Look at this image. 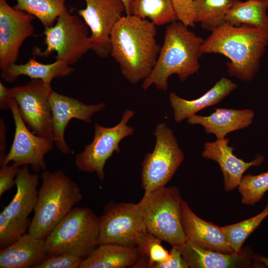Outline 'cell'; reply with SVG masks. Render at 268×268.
Masks as SVG:
<instances>
[{
  "mask_svg": "<svg viewBox=\"0 0 268 268\" xmlns=\"http://www.w3.org/2000/svg\"><path fill=\"white\" fill-rule=\"evenodd\" d=\"M156 35L153 23L133 15L123 16L112 29L110 55L130 82L135 84L150 74L161 48Z\"/></svg>",
  "mask_w": 268,
  "mask_h": 268,
  "instance_id": "obj_1",
  "label": "cell"
},
{
  "mask_svg": "<svg viewBox=\"0 0 268 268\" xmlns=\"http://www.w3.org/2000/svg\"><path fill=\"white\" fill-rule=\"evenodd\" d=\"M268 44V31L224 22L211 31L200 50L202 54H220L226 57L229 60L227 63L229 75L249 81L258 71Z\"/></svg>",
  "mask_w": 268,
  "mask_h": 268,
  "instance_id": "obj_2",
  "label": "cell"
},
{
  "mask_svg": "<svg viewBox=\"0 0 268 268\" xmlns=\"http://www.w3.org/2000/svg\"><path fill=\"white\" fill-rule=\"evenodd\" d=\"M203 40L181 22L170 23L166 29L156 64L144 80L142 89L146 90L154 84L159 90L166 91L171 75L177 74L184 81L197 72L200 68V50Z\"/></svg>",
  "mask_w": 268,
  "mask_h": 268,
  "instance_id": "obj_3",
  "label": "cell"
},
{
  "mask_svg": "<svg viewBox=\"0 0 268 268\" xmlns=\"http://www.w3.org/2000/svg\"><path fill=\"white\" fill-rule=\"evenodd\" d=\"M28 233L45 240L55 226L80 201L83 196L77 184L63 170L42 171Z\"/></svg>",
  "mask_w": 268,
  "mask_h": 268,
  "instance_id": "obj_4",
  "label": "cell"
},
{
  "mask_svg": "<svg viewBox=\"0 0 268 268\" xmlns=\"http://www.w3.org/2000/svg\"><path fill=\"white\" fill-rule=\"evenodd\" d=\"M182 200L177 187L164 186L144 192L138 202L147 230L172 247L186 242L182 220Z\"/></svg>",
  "mask_w": 268,
  "mask_h": 268,
  "instance_id": "obj_5",
  "label": "cell"
},
{
  "mask_svg": "<svg viewBox=\"0 0 268 268\" xmlns=\"http://www.w3.org/2000/svg\"><path fill=\"white\" fill-rule=\"evenodd\" d=\"M99 217L90 208L74 207L45 239L48 256L70 254L83 258L98 245Z\"/></svg>",
  "mask_w": 268,
  "mask_h": 268,
  "instance_id": "obj_6",
  "label": "cell"
},
{
  "mask_svg": "<svg viewBox=\"0 0 268 268\" xmlns=\"http://www.w3.org/2000/svg\"><path fill=\"white\" fill-rule=\"evenodd\" d=\"M43 34L46 47L42 51L35 49L33 55L47 58L56 52V60L71 66L92 50L87 25L79 16L71 14L67 10L59 16L55 25L45 28Z\"/></svg>",
  "mask_w": 268,
  "mask_h": 268,
  "instance_id": "obj_7",
  "label": "cell"
},
{
  "mask_svg": "<svg viewBox=\"0 0 268 268\" xmlns=\"http://www.w3.org/2000/svg\"><path fill=\"white\" fill-rule=\"evenodd\" d=\"M154 135V148L145 155L142 162L141 184L144 192L165 186L184 158L173 131L165 123L156 126Z\"/></svg>",
  "mask_w": 268,
  "mask_h": 268,
  "instance_id": "obj_8",
  "label": "cell"
},
{
  "mask_svg": "<svg viewBox=\"0 0 268 268\" xmlns=\"http://www.w3.org/2000/svg\"><path fill=\"white\" fill-rule=\"evenodd\" d=\"M134 114L133 110H125L121 121L112 127H105L96 124L92 141L75 156L76 167L81 171L95 172L100 180H104V168L107 160L114 152H120V141L134 133V129L127 125Z\"/></svg>",
  "mask_w": 268,
  "mask_h": 268,
  "instance_id": "obj_9",
  "label": "cell"
},
{
  "mask_svg": "<svg viewBox=\"0 0 268 268\" xmlns=\"http://www.w3.org/2000/svg\"><path fill=\"white\" fill-rule=\"evenodd\" d=\"M146 231L138 202L111 201L99 217L98 244L136 247L137 238Z\"/></svg>",
  "mask_w": 268,
  "mask_h": 268,
  "instance_id": "obj_10",
  "label": "cell"
},
{
  "mask_svg": "<svg viewBox=\"0 0 268 268\" xmlns=\"http://www.w3.org/2000/svg\"><path fill=\"white\" fill-rule=\"evenodd\" d=\"M20 115L27 126L40 136L54 140L49 96L52 90L40 79L11 88Z\"/></svg>",
  "mask_w": 268,
  "mask_h": 268,
  "instance_id": "obj_11",
  "label": "cell"
},
{
  "mask_svg": "<svg viewBox=\"0 0 268 268\" xmlns=\"http://www.w3.org/2000/svg\"><path fill=\"white\" fill-rule=\"evenodd\" d=\"M10 109L14 121L15 133L11 147L1 166L12 161L19 167L30 165L36 172L46 170L44 157L53 149L54 140L30 131L20 115L15 99L11 103Z\"/></svg>",
  "mask_w": 268,
  "mask_h": 268,
  "instance_id": "obj_12",
  "label": "cell"
},
{
  "mask_svg": "<svg viewBox=\"0 0 268 268\" xmlns=\"http://www.w3.org/2000/svg\"><path fill=\"white\" fill-rule=\"evenodd\" d=\"M84 0L86 7L77 10V13L91 30L92 50L107 58L111 53V32L126 12L125 4L122 0Z\"/></svg>",
  "mask_w": 268,
  "mask_h": 268,
  "instance_id": "obj_13",
  "label": "cell"
},
{
  "mask_svg": "<svg viewBox=\"0 0 268 268\" xmlns=\"http://www.w3.org/2000/svg\"><path fill=\"white\" fill-rule=\"evenodd\" d=\"M35 16L0 0V68L16 63L23 42L34 35Z\"/></svg>",
  "mask_w": 268,
  "mask_h": 268,
  "instance_id": "obj_14",
  "label": "cell"
},
{
  "mask_svg": "<svg viewBox=\"0 0 268 268\" xmlns=\"http://www.w3.org/2000/svg\"><path fill=\"white\" fill-rule=\"evenodd\" d=\"M49 101L52 110L54 142L58 149L64 154L71 152L64 137L69 122L72 119H76L90 123L92 116L105 107L103 103L86 105L74 98L63 95L53 90L50 93Z\"/></svg>",
  "mask_w": 268,
  "mask_h": 268,
  "instance_id": "obj_15",
  "label": "cell"
},
{
  "mask_svg": "<svg viewBox=\"0 0 268 268\" xmlns=\"http://www.w3.org/2000/svg\"><path fill=\"white\" fill-rule=\"evenodd\" d=\"M176 247L191 268H264L255 262V253L245 248L239 253L226 254L206 249L188 241Z\"/></svg>",
  "mask_w": 268,
  "mask_h": 268,
  "instance_id": "obj_16",
  "label": "cell"
},
{
  "mask_svg": "<svg viewBox=\"0 0 268 268\" xmlns=\"http://www.w3.org/2000/svg\"><path fill=\"white\" fill-rule=\"evenodd\" d=\"M229 139H217L213 142H205L201 156L212 160L219 165L224 177V189L227 192L237 188L244 172L252 166H259L265 160L264 156L257 154L256 158L249 162L236 157L233 153L234 148L229 145Z\"/></svg>",
  "mask_w": 268,
  "mask_h": 268,
  "instance_id": "obj_17",
  "label": "cell"
},
{
  "mask_svg": "<svg viewBox=\"0 0 268 268\" xmlns=\"http://www.w3.org/2000/svg\"><path fill=\"white\" fill-rule=\"evenodd\" d=\"M181 214L186 241L206 249L226 254L234 253L226 240L222 227L200 218L183 199Z\"/></svg>",
  "mask_w": 268,
  "mask_h": 268,
  "instance_id": "obj_18",
  "label": "cell"
},
{
  "mask_svg": "<svg viewBox=\"0 0 268 268\" xmlns=\"http://www.w3.org/2000/svg\"><path fill=\"white\" fill-rule=\"evenodd\" d=\"M209 116L194 115L188 118L191 125H200L207 134H214L217 139H223L229 133L244 129L250 126L255 116L251 109L236 110L215 108Z\"/></svg>",
  "mask_w": 268,
  "mask_h": 268,
  "instance_id": "obj_19",
  "label": "cell"
},
{
  "mask_svg": "<svg viewBox=\"0 0 268 268\" xmlns=\"http://www.w3.org/2000/svg\"><path fill=\"white\" fill-rule=\"evenodd\" d=\"M48 257L45 240L27 233L10 246L0 249V268H28Z\"/></svg>",
  "mask_w": 268,
  "mask_h": 268,
  "instance_id": "obj_20",
  "label": "cell"
},
{
  "mask_svg": "<svg viewBox=\"0 0 268 268\" xmlns=\"http://www.w3.org/2000/svg\"><path fill=\"white\" fill-rule=\"evenodd\" d=\"M39 178L37 173L30 172L28 165L19 168L15 179L16 194L1 211L5 217L19 220L28 218L37 203Z\"/></svg>",
  "mask_w": 268,
  "mask_h": 268,
  "instance_id": "obj_21",
  "label": "cell"
},
{
  "mask_svg": "<svg viewBox=\"0 0 268 268\" xmlns=\"http://www.w3.org/2000/svg\"><path fill=\"white\" fill-rule=\"evenodd\" d=\"M237 87L230 79L222 77L197 99L188 100L181 98L175 92L171 93L169 99L173 110L175 121L180 123L205 108L219 103Z\"/></svg>",
  "mask_w": 268,
  "mask_h": 268,
  "instance_id": "obj_22",
  "label": "cell"
},
{
  "mask_svg": "<svg viewBox=\"0 0 268 268\" xmlns=\"http://www.w3.org/2000/svg\"><path fill=\"white\" fill-rule=\"evenodd\" d=\"M140 257L136 247L102 244L83 259L79 268H133Z\"/></svg>",
  "mask_w": 268,
  "mask_h": 268,
  "instance_id": "obj_23",
  "label": "cell"
},
{
  "mask_svg": "<svg viewBox=\"0 0 268 268\" xmlns=\"http://www.w3.org/2000/svg\"><path fill=\"white\" fill-rule=\"evenodd\" d=\"M74 70V68L60 60H57L54 63L44 64L34 58H30L24 64L13 63L1 69L0 76L8 83L13 82L18 76L23 75L28 76L31 79H41L46 84L51 85L54 78L68 76Z\"/></svg>",
  "mask_w": 268,
  "mask_h": 268,
  "instance_id": "obj_24",
  "label": "cell"
},
{
  "mask_svg": "<svg viewBox=\"0 0 268 268\" xmlns=\"http://www.w3.org/2000/svg\"><path fill=\"white\" fill-rule=\"evenodd\" d=\"M267 0H236L225 17V22L234 26L247 25L268 31Z\"/></svg>",
  "mask_w": 268,
  "mask_h": 268,
  "instance_id": "obj_25",
  "label": "cell"
},
{
  "mask_svg": "<svg viewBox=\"0 0 268 268\" xmlns=\"http://www.w3.org/2000/svg\"><path fill=\"white\" fill-rule=\"evenodd\" d=\"M130 15L148 18L156 26L177 20L172 0H130Z\"/></svg>",
  "mask_w": 268,
  "mask_h": 268,
  "instance_id": "obj_26",
  "label": "cell"
},
{
  "mask_svg": "<svg viewBox=\"0 0 268 268\" xmlns=\"http://www.w3.org/2000/svg\"><path fill=\"white\" fill-rule=\"evenodd\" d=\"M236 0H195L194 10L196 23L211 31L225 22V16Z\"/></svg>",
  "mask_w": 268,
  "mask_h": 268,
  "instance_id": "obj_27",
  "label": "cell"
},
{
  "mask_svg": "<svg viewBox=\"0 0 268 268\" xmlns=\"http://www.w3.org/2000/svg\"><path fill=\"white\" fill-rule=\"evenodd\" d=\"M67 0H16L13 7L37 17L45 28L54 25L59 16L67 9Z\"/></svg>",
  "mask_w": 268,
  "mask_h": 268,
  "instance_id": "obj_28",
  "label": "cell"
},
{
  "mask_svg": "<svg viewBox=\"0 0 268 268\" xmlns=\"http://www.w3.org/2000/svg\"><path fill=\"white\" fill-rule=\"evenodd\" d=\"M268 216V203L263 210L256 215L244 221L222 227L227 241L234 253L242 251V246L247 238Z\"/></svg>",
  "mask_w": 268,
  "mask_h": 268,
  "instance_id": "obj_29",
  "label": "cell"
},
{
  "mask_svg": "<svg viewBox=\"0 0 268 268\" xmlns=\"http://www.w3.org/2000/svg\"><path fill=\"white\" fill-rule=\"evenodd\" d=\"M237 187L242 196L241 202L254 205L268 191V171L257 175H243Z\"/></svg>",
  "mask_w": 268,
  "mask_h": 268,
  "instance_id": "obj_30",
  "label": "cell"
},
{
  "mask_svg": "<svg viewBox=\"0 0 268 268\" xmlns=\"http://www.w3.org/2000/svg\"><path fill=\"white\" fill-rule=\"evenodd\" d=\"M162 240L147 230L136 239V247L140 255L148 261L147 268L154 263H160L170 258V252L161 244Z\"/></svg>",
  "mask_w": 268,
  "mask_h": 268,
  "instance_id": "obj_31",
  "label": "cell"
},
{
  "mask_svg": "<svg viewBox=\"0 0 268 268\" xmlns=\"http://www.w3.org/2000/svg\"><path fill=\"white\" fill-rule=\"evenodd\" d=\"M29 218L19 220L9 219L0 213V248L3 249L19 240L28 230Z\"/></svg>",
  "mask_w": 268,
  "mask_h": 268,
  "instance_id": "obj_32",
  "label": "cell"
},
{
  "mask_svg": "<svg viewBox=\"0 0 268 268\" xmlns=\"http://www.w3.org/2000/svg\"><path fill=\"white\" fill-rule=\"evenodd\" d=\"M84 259L67 253L52 255L33 268H79Z\"/></svg>",
  "mask_w": 268,
  "mask_h": 268,
  "instance_id": "obj_33",
  "label": "cell"
},
{
  "mask_svg": "<svg viewBox=\"0 0 268 268\" xmlns=\"http://www.w3.org/2000/svg\"><path fill=\"white\" fill-rule=\"evenodd\" d=\"M195 0H172L177 20L187 27L195 26L194 4Z\"/></svg>",
  "mask_w": 268,
  "mask_h": 268,
  "instance_id": "obj_34",
  "label": "cell"
},
{
  "mask_svg": "<svg viewBox=\"0 0 268 268\" xmlns=\"http://www.w3.org/2000/svg\"><path fill=\"white\" fill-rule=\"evenodd\" d=\"M0 169V197L8 190L16 185L15 179L20 168L14 163L5 165Z\"/></svg>",
  "mask_w": 268,
  "mask_h": 268,
  "instance_id": "obj_35",
  "label": "cell"
},
{
  "mask_svg": "<svg viewBox=\"0 0 268 268\" xmlns=\"http://www.w3.org/2000/svg\"><path fill=\"white\" fill-rule=\"evenodd\" d=\"M170 252V258L163 262L151 265L149 268H188L189 265L180 251L172 247Z\"/></svg>",
  "mask_w": 268,
  "mask_h": 268,
  "instance_id": "obj_36",
  "label": "cell"
},
{
  "mask_svg": "<svg viewBox=\"0 0 268 268\" xmlns=\"http://www.w3.org/2000/svg\"><path fill=\"white\" fill-rule=\"evenodd\" d=\"M12 88L5 87L0 82V109L5 110L10 108L12 101L14 99Z\"/></svg>",
  "mask_w": 268,
  "mask_h": 268,
  "instance_id": "obj_37",
  "label": "cell"
},
{
  "mask_svg": "<svg viewBox=\"0 0 268 268\" xmlns=\"http://www.w3.org/2000/svg\"><path fill=\"white\" fill-rule=\"evenodd\" d=\"M6 129L3 120L0 119V165L1 166L6 154L5 151L6 148Z\"/></svg>",
  "mask_w": 268,
  "mask_h": 268,
  "instance_id": "obj_38",
  "label": "cell"
},
{
  "mask_svg": "<svg viewBox=\"0 0 268 268\" xmlns=\"http://www.w3.org/2000/svg\"><path fill=\"white\" fill-rule=\"evenodd\" d=\"M254 259L255 262L262 264L264 268H268V258L262 255L255 254Z\"/></svg>",
  "mask_w": 268,
  "mask_h": 268,
  "instance_id": "obj_39",
  "label": "cell"
},
{
  "mask_svg": "<svg viewBox=\"0 0 268 268\" xmlns=\"http://www.w3.org/2000/svg\"><path fill=\"white\" fill-rule=\"evenodd\" d=\"M126 7V15H130V0H122Z\"/></svg>",
  "mask_w": 268,
  "mask_h": 268,
  "instance_id": "obj_40",
  "label": "cell"
},
{
  "mask_svg": "<svg viewBox=\"0 0 268 268\" xmlns=\"http://www.w3.org/2000/svg\"></svg>",
  "mask_w": 268,
  "mask_h": 268,
  "instance_id": "obj_41",
  "label": "cell"
}]
</instances>
